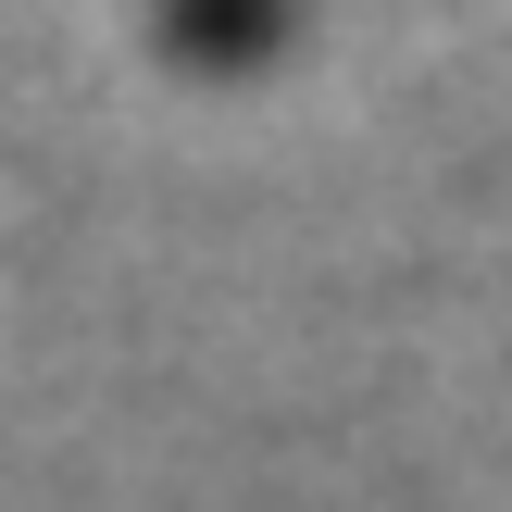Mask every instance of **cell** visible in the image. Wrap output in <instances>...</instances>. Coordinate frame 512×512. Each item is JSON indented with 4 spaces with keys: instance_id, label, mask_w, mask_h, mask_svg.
Instances as JSON below:
<instances>
[{
    "instance_id": "obj_1",
    "label": "cell",
    "mask_w": 512,
    "mask_h": 512,
    "mask_svg": "<svg viewBox=\"0 0 512 512\" xmlns=\"http://www.w3.org/2000/svg\"><path fill=\"white\" fill-rule=\"evenodd\" d=\"M275 25V0H175V38L188 50H238V38H263Z\"/></svg>"
}]
</instances>
